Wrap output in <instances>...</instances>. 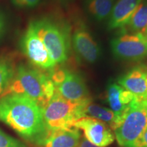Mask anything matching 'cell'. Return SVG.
<instances>
[{
    "instance_id": "cell-1",
    "label": "cell",
    "mask_w": 147,
    "mask_h": 147,
    "mask_svg": "<svg viewBox=\"0 0 147 147\" xmlns=\"http://www.w3.org/2000/svg\"><path fill=\"white\" fill-rule=\"evenodd\" d=\"M0 121L34 144H44L50 134L42 108L23 95L9 94L0 97Z\"/></svg>"
},
{
    "instance_id": "cell-2",
    "label": "cell",
    "mask_w": 147,
    "mask_h": 147,
    "mask_svg": "<svg viewBox=\"0 0 147 147\" xmlns=\"http://www.w3.org/2000/svg\"><path fill=\"white\" fill-rule=\"evenodd\" d=\"M55 93V84L49 74L25 64H20L16 67L13 78L1 97L9 94L25 95L35 101L42 109Z\"/></svg>"
},
{
    "instance_id": "cell-3",
    "label": "cell",
    "mask_w": 147,
    "mask_h": 147,
    "mask_svg": "<svg viewBox=\"0 0 147 147\" xmlns=\"http://www.w3.org/2000/svg\"><path fill=\"white\" fill-rule=\"evenodd\" d=\"M91 99L81 102L68 101L55 92L51 100L42 108L44 121L49 132L73 127L78 119L85 117L84 106Z\"/></svg>"
},
{
    "instance_id": "cell-4",
    "label": "cell",
    "mask_w": 147,
    "mask_h": 147,
    "mask_svg": "<svg viewBox=\"0 0 147 147\" xmlns=\"http://www.w3.org/2000/svg\"><path fill=\"white\" fill-rule=\"evenodd\" d=\"M146 127L147 100H136L114 131L120 146L142 147V135Z\"/></svg>"
},
{
    "instance_id": "cell-5",
    "label": "cell",
    "mask_w": 147,
    "mask_h": 147,
    "mask_svg": "<svg viewBox=\"0 0 147 147\" xmlns=\"http://www.w3.org/2000/svg\"><path fill=\"white\" fill-rule=\"evenodd\" d=\"M35 30L55 63H62L68 58L69 42L65 30L49 18L32 21Z\"/></svg>"
},
{
    "instance_id": "cell-6",
    "label": "cell",
    "mask_w": 147,
    "mask_h": 147,
    "mask_svg": "<svg viewBox=\"0 0 147 147\" xmlns=\"http://www.w3.org/2000/svg\"><path fill=\"white\" fill-rule=\"evenodd\" d=\"M55 87V92L65 100L81 102L91 99L89 91L80 74L66 69H52L49 74Z\"/></svg>"
},
{
    "instance_id": "cell-7",
    "label": "cell",
    "mask_w": 147,
    "mask_h": 147,
    "mask_svg": "<svg viewBox=\"0 0 147 147\" xmlns=\"http://www.w3.org/2000/svg\"><path fill=\"white\" fill-rule=\"evenodd\" d=\"M110 49L118 59L139 61L147 58V36L142 33H125L110 41Z\"/></svg>"
},
{
    "instance_id": "cell-8",
    "label": "cell",
    "mask_w": 147,
    "mask_h": 147,
    "mask_svg": "<svg viewBox=\"0 0 147 147\" xmlns=\"http://www.w3.org/2000/svg\"><path fill=\"white\" fill-rule=\"evenodd\" d=\"M21 48L31 63L42 69H51L57 65L35 30L32 22L22 36Z\"/></svg>"
},
{
    "instance_id": "cell-9",
    "label": "cell",
    "mask_w": 147,
    "mask_h": 147,
    "mask_svg": "<svg viewBox=\"0 0 147 147\" xmlns=\"http://www.w3.org/2000/svg\"><path fill=\"white\" fill-rule=\"evenodd\" d=\"M73 127L82 129L85 138L99 147L107 146L115 140V136L106 123L92 117L78 119L74 123Z\"/></svg>"
},
{
    "instance_id": "cell-10",
    "label": "cell",
    "mask_w": 147,
    "mask_h": 147,
    "mask_svg": "<svg viewBox=\"0 0 147 147\" xmlns=\"http://www.w3.org/2000/svg\"><path fill=\"white\" fill-rule=\"evenodd\" d=\"M73 49L78 56L88 63H95L101 58L102 48L85 27H79L72 35Z\"/></svg>"
},
{
    "instance_id": "cell-11",
    "label": "cell",
    "mask_w": 147,
    "mask_h": 147,
    "mask_svg": "<svg viewBox=\"0 0 147 147\" xmlns=\"http://www.w3.org/2000/svg\"><path fill=\"white\" fill-rule=\"evenodd\" d=\"M106 100L116 117L113 130L119 125L127 111L136 100H138L131 92L124 89L120 84L110 82L106 89Z\"/></svg>"
},
{
    "instance_id": "cell-12",
    "label": "cell",
    "mask_w": 147,
    "mask_h": 147,
    "mask_svg": "<svg viewBox=\"0 0 147 147\" xmlns=\"http://www.w3.org/2000/svg\"><path fill=\"white\" fill-rule=\"evenodd\" d=\"M118 84L138 101L147 100V65L135 66L118 79Z\"/></svg>"
},
{
    "instance_id": "cell-13",
    "label": "cell",
    "mask_w": 147,
    "mask_h": 147,
    "mask_svg": "<svg viewBox=\"0 0 147 147\" xmlns=\"http://www.w3.org/2000/svg\"><path fill=\"white\" fill-rule=\"evenodd\" d=\"M142 1V0H117L108 18V29L123 28Z\"/></svg>"
},
{
    "instance_id": "cell-14",
    "label": "cell",
    "mask_w": 147,
    "mask_h": 147,
    "mask_svg": "<svg viewBox=\"0 0 147 147\" xmlns=\"http://www.w3.org/2000/svg\"><path fill=\"white\" fill-rule=\"evenodd\" d=\"M80 140L79 130L71 127L50 132L44 145L45 147H78Z\"/></svg>"
},
{
    "instance_id": "cell-15",
    "label": "cell",
    "mask_w": 147,
    "mask_h": 147,
    "mask_svg": "<svg viewBox=\"0 0 147 147\" xmlns=\"http://www.w3.org/2000/svg\"><path fill=\"white\" fill-rule=\"evenodd\" d=\"M117 0H82L85 13L97 22L108 20Z\"/></svg>"
},
{
    "instance_id": "cell-16",
    "label": "cell",
    "mask_w": 147,
    "mask_h": 147,
    "mask_svg": "<svg viewBox=\"0 0 147 147\" xmlns=\"http://www.w3.org/2000/svg\"><path fill=\"white\" fill-rule=\"evenodd\" d=\"M147 25V0H142L136 10L132 14L127 24L122 28L129 30L130 34L142 33L144 34Z\"/></svg>"
},
{
    "instance_id": "cell-17",
    "label": "cell",
    "mask_w": 147,
    "mask_h": 147,
    "mask_svg": "<svg viewBox=\"0 0 147 147\" xmlns=\"http://www.w3.org/2000/svg\"><path fill=\"white\" fill-rule=\"evenodd\" d=\"M84 112L85 117H92L108 123L113 129L115 123L116 117L115 113L110 109L93 104L91 100L84 106Z\"/></svg>"
},
{
    "instance_id": "cell-18",
    "label": "cell",
    "mask_w": 147,
    "mask_h": 147,
    "mask_svg": "<svg viewBox=\"0 0 147 147\" xmlns=\"http://www.w3.org/2000/svg\"><path fill=\"white\" fill-rule=\"evenodd\" d=\"M15 69L11 60L0 57V97L10 84L15 73Z\"/></svg>"
},
{
    "instance_id": "cell-19",
    "label": "cell",
    "mask_w": 147,
    "mask_h": 147,
    "mask_svg": "<svg viewBox=\"0 0 147 147\" xmlns=\"http://www.w3.org/2000/svg\"><path fill=\"white\" fill-rule=\"evenodd\" d=\"M0 147H27L21 141L11 137L0 129Z\"/></svg>"
},
{
    "instance_id": "cell-20",
    "label": "cell",
    "mask_w": 147,
    "mask_h": 147,
    "mask_svg": "<svg viewBox=\"0 0 147 147\" xmlns=\"http://www.w3.org/2000/svg\"><path fill=\"white\" fill-rule=\"evenodd\" d=\"M12 4L18 8H34L38 6L41 0H11Z\"/></svg>"
},
{
    "instance_id": "cell-21",
    "label": "cell",
    "mask_w": 147,
    "mask_h": 147,
    "mask_svg": "<svg viewBox=\"0 0 147 147\" xmlns=\"http://www.w3.org/2000/svg\"><path fill=\"white\" fill-rule=\"evenodd\" d=\"M78 147H99L97 146H95V144H92L91 142H90L89 140H87L85 138H84L80 139L79 144L78 145Z\"/></svg>"
},
{
    "instance_id": "cell-22",
    "label": "cell",
    "mask_w": 147,
    "mask_h": 147,
    "mask_svg": "<svg viewBox=\"0 0 147 147\" xmlns=\"http://www.w3.org/2000/svg\"><path fill=\"white\" fill-rule=\"evenodd\" d=\"M58 3L64 7H67L68 5L74 1V0H56Z\"/></svg>"
},
{
    "instance_id": "cell-23",
    "label": "cell",
    "mask_w": 147,
    "mask_h": 147,
    "mask_svg": "<svg viewBox=\"0 0 147 147\" xmlns=\"http://www.w3.org/2000/svg\"><path fill=\"white\" fill-rule=\"evenodd\" d=\"M142 147H147V127L142 135Z\"/></svg>"
},
{
    "instance_id": "cell-24",
    "label": "cell",
    "mask_w": 147,
    "mask_h": 147,
    "mask_svg": "<svg viewBox=\"0 0 147 147\" xmlns=\"http://www.w3.org/2000/svg\"><path fill=\"white\" fill-rule=\"evenodd\" d=\"M4 26H5L4 19H3V16L0 14V34L2 33L3 29H4Z\"/></svg>"
},
{
    "instance_id": "cell-25",
    "label": "cell",
    "mask_w": 147,
    "mask_h": 147,
    "mask_svg": "<svg viewBox=\"0 0 147 147\" xmlns=\"http://www.w3.org/2000/svg\"><path fill=\"white\" fill-rule=\"evenodd\" d=\"M144 34L146 36H147V25H146V29H145V30H144Z\"/></svg>"
}]
</instances>
